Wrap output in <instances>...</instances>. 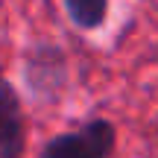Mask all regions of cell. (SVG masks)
<instances>
[{
  "instance_id": "obj_2",
  "label": "cell",
  "mask_w": 158,
  "mask_h": 158,
  "mask_svg": "<svg viewBox=\"0 0 158 158\" xmlns=\"http://www.w3.org/2000/svg\"><path fill=\"white\" fill-rule=\"evenodd\" d=\"M23 79L35 100H59L68 88V59L59 44L38 41L23 56Z\"/></svg>"
},
{
  "instance_id": "obj_4",
  "label": "cell",
  "mask_w": 158,
  "mask_h": 158,
  "mask_svg": "<svg viewBox=\"0 0 158 158\" xmlns=\"http://www.w3.org/2000/svg\"><path fill=\"white\" fill-rule=\"evenodd\" d=\"M64 12H68V18L82 32H94V29H100L106 23L108 3L106 0H68L64 3Z\"/></svg>"
},
{
  "instance_id": "obj_1",
  "label": "cell",
  "mask_w": 158,
  "mask_h": 158,
  "mask_svg": "<svg viewBox=\"0 0 158 158\" xmlns=\"http://www.w3.org/2000/svg\"><path fill=\"white\" fill-rule=\"evenodd\" d=\"M117 149V126L106 117H88L76 129L53 135L38 158H111Z\"/></svg>"
},
{
  "instance_id": "obj_3",
  "label": "cell",
  "mask_w": 158,
  "mask_h": 158,
  "mask_svg": "<svg viewBox=\"0 0 158 158\" xmlns=\"http://www.w3.org/2000/svg\"><path fill=\"white\" fill-rule=\"evenodd\" d=\"M27 117L21 94L9 79H0V158H23Z\"/></svg>"
}]
</instances>
